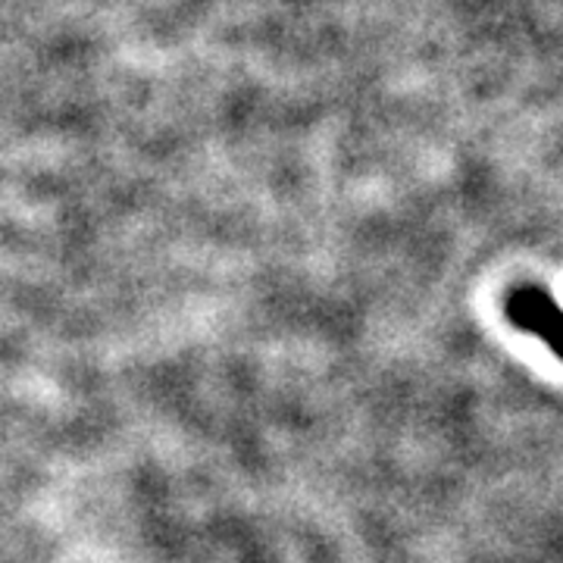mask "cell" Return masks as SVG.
Wrapping results in <instances>:
<instances>
[{"mask_svg": "<svg viewBox=\"0 0 563 563\" xmlns=\"http://www.w3.org/2000/svg\"><path fill=\"white\" fill-rule=\"evenodd\" d=\"M507 317L517 329L539 335L563 361V310L551 301L548 291L536 288V285L517 288L507 298Z\"/></svg>", "mask_w": 563, "mask_h": 563, "instance_id": "6da1fadb", "label": "cell"}]
</instances>
